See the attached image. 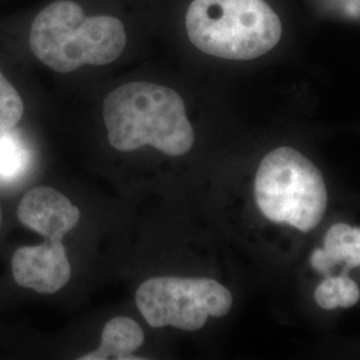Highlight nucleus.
I'll return each instance as SVG.
<instances>
[{"label":"nucleus","mask_w":360,"mask_h":360,"mask_svg":"<svg viewBox=\"0 0 360 360\" xmlns=\"http://www.w3.org/2000/svg\"><path fill=\"white\" fill-rule=\"evenodd\" d=\"M30 49L43 65L60 74L82 65L115 62L127 44L123 22L112 15H86L72 0H56L35 16Z\"/></svg>","instance_id":"nucleus-2"},{"label":"nucleus","mask_w":360,"mask_h":360,"mask_svg":"<svg viewBox=\"0 0 360 360\" xmlns=\"http://www.w3.org/2000/svg\"><path fill=\"white\" fill-rule=\"evenodd\" d=\"M144 342L142 327L126 316H117L104 326L101 346L80 360H132Z\"/></svg>","instance_id":"nucleus-9"},{"label":"nucleus","mask_w":360,"mask_h":360,"mask_svg":"<svg viewBox=\"0 0 360 360\" xmlns=\"http://www.w3.org/2000/svg\"><path fill=\"white\" fill-rule=\"evenodd\" d=\"M11 267L16 284L39 294H53L71 278V264L62 240L46 239L41 245L18 248Z\"/></svg>","instance_id":"nucleus-6"},{"label":"nucleus","mask_w":360,"mask_h":360,"mask_svg":"<svg viewBox=\"0 0 360 360\" xmlns=\"http://www.w3.org/2000/svg\"><path fill=\"white\" fill-rule=\"evenodd\" d=\"M311 266L328 274L338 264H345V270L360 267V229L347 223L334 224L324 238L323 248H316L309 257Z\"/></svg>","instance_id":"nucleus-8"},{"label":"nucleus","mask_w":360,"mask_h":360,"mask_svg":"<svg viewBox=\"0 0 360 360\" xmlns=\"http://www.w3.org/2000/svg\"><path fill=\"white\" fill-rule=\"evenodd\" d=\"M23 226L50 240H63L80 219V211L63 193L51 187L31 188L18 206Z\"/></svg>","instance_id":"nucleus-7"},{"label":"nucleus","mask_w":360,"mask_h":360,"mask_svg":"<svg viewBox=\"0 0 360 360\" xmlns=\"http://www.w3.org/2000/svg\"><path fill=\"white\" fill-rule=\"evenodd\" d=\"M254 191L266 218L300 232L321 224L328 203L321 169L292 147L275 148L262 159Z\"/></svg>","instance_id":"nucleus-4"},{"label":"nucleus","mask_w":360,"mask_h":360,"mask_svg":"<svg viewBox=\"0 0 360 360\" xmlns=\"http://www.w3.org/2000/svg\"><path fill=\"white\" fill-rule=\"evenodd\" d=\"M108 142L123 153L153 146L181 156L193 148L195 132L176 91L148 82H131L111 91L103 102Z\"/></svg>","instance_id":"nucleus-1"},{"label":"nucleus","mask_w":360,"mask_h":360,"mask_svg":"<svg viewBox=\"0 0 360 360\" xmlns=\"http://www.w3.org/2000/svg\"><path fill=\"white\" fill-rule=\"evenodd\" d=\"M0 131V183H15L26 176L32 154L16 134Z\"/></svg>","instance_id":"nucleus-10"},{"label":"nucleus","mask_w":360,"mask_h":360,"mask_svg":"<svg viewBox=\"0 0 360 360\" xmlns=\"http://www.w3.org/2000/svg\"><path fill=\"white\" fill-rule=\"evenodd\" d=\"M25 114V103L20 94L0 71V131L18 126Z\"/></svg>","instance_id":"nucleus-12"},{"label":"nucleus","mask_w":360,"mask_h":360,"mask_svg":"<svg viewBox=\"0 0 360 360\" xmlns=\"http://www.w3.org/2000/svg\"><path fill=\"white\" fill-rule=\"evenodd\" d=\"M0 226H1V208H0Z\"/></svg>","instance_id":"nucleus-13"},{"label":"nucleus","mask_w":360,"mask_h":360,"mask_svg":"<svg viewBox=\"0 0 360 360\" xmlns=\"http://www.w3.org/2000/svg\"><path fill=\"white\" fill-rule=\"evenodd\" d=\"M186 30L198 50L229 60L263 56L283 32L278 13L266 0H193Z\"/></svg>","instance_id":"nucleus-3"},{"label":"nucleus","mask_w":360,"mask_h":360,"mask_svg":"<svg viewBox=\"0 0 360 360\" xmlns=\"http://www.w3.org/2000/svg\"><path fill=\"white\" fill-rule=\"evenodd\" d=\"M135 300L151 327L181 331H198L208 316L221 318L232 307L231 291L210 278H153L141 284Z\"/></svg>","instance_id":"nucleus-5"},{"label":"nucleus","mask_w":360,"mask_h":360,"mask_svg":"<svg viewBox=\"0 0 360 360\" xmlns=\"http://www.w3.org/2000/svg\"><path fill=\"white\" fill-rule=\"evenodd\" d=\"M315 302L323 309H351L360 300V288L347 275L328 276L315 290Z\"/></svg>","instance_id":"nucleus-11"}]
</instances>
